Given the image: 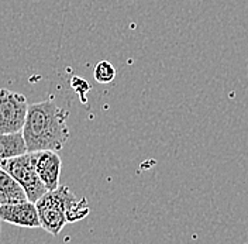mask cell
<instances>
[{"label":"cell","instance_id":"7","mask_svg":"<svg viewBox=\"0 0 248 244\" xmlns=\"http://www.w3.org/2000/svg\"><path fill=\"white\" fill-rule=\"evenodd\" d=\"M29 200L24 189L15 178L0 167V205L20 203Z\"/></svg>","mask_w":248,"mask_h":244},{"label":"cell","instance_id":"8","mask_svg":"<svg viewBox=\"0 0 248 244\" xmlns=\"http://www.w3.org/2000/svg\"><path fill=\"white\" fill-rule=\"evenodd\" d=\"M26 153L27 147L21 133L0 134V163Z\"/></svg>","mask_w":248,"mask_h":244},{"label":"cell","instance_id":"9","mask_svg":"<svg viewBox=\"0 0 248 244\" xmlns=\"http://www.w3.org/2000/svg\"><path fill=\"white\" fill-rule=\"evenodd\" d=\"M93 75L99 83H110L116 78V68L108 61H100L94 66Z\"/></svg>","mask_w":248,"mask_h":244},{"label":"cell","instance_id":"5","mask_svg":"<svg viewBox=\"0 0 248 244\" xmlns=\"http://www.w3.org/2000/svg\"><path fill=\"white\" fill-rule=\"evenodd\" d=\"M31 163L35 168L41 182L44 183L46 191H54L60 186L62 161L57 151H34L30 153Z\"/></svg>","mask_w":248,"mask_h":244},{"label":"cell","instance_id":"2","mask_svg":"<svg viewBox=\"0 0 248 244\" xmlns=\"http://www.w3.org/2000/svg\"><path fill=\"white\" fill-rule=\"evenodd\" d=\"M77 199L71 189L65 185H60L54 191H46L35 202L41 228L57 237L66 226V213Z\"/></svg>","mask_w":248,"mask_h":244},{"label":"cell","instance_id":"10","mask_svg":"<svg viewBox=\"0 0 248 244\" xmlns=\"http://www.w3.org/2000/svg\"><path fill=\"white\" fill-rule=\"evenodd\" d=\"M0 233H1V226H0Z\"/></svg>","mask_w":248,"mask_h":244},{"label":"cell","instance_id":"4","mask_svg":"<svg viewBox=\"0 0 248 244\" xmlns=\"http://www.w3.org/2000/svg\"><path fill=\"white\" fill-rule=\"evenodd\" d=\"M29 102L23 93L0 89V134L21 133Z\"/></svg>","mask_w":248,"mask_h":244},{"label":"cell","instance_id":"3","mask_svg":"<svg viewBox=\"0 0 248 244\" xmlns=\"http://www.w3.org/2000/svg\"><path fill=\"white\" fill-rule=\"evenodd\" d=\"M0 167L7 171L24 189L30 202H37L46 192V188L41 182L35 168L31 163L30 153L21 154L0 163Z\"/></svg>","mask_w":248,"mask_h":244},{"label":"cell","instance_id":"6","mask_svg":"<svg viewBox=\"0 0 248 244\" xmlns=\"http://www.w3.org/2000/svg\"><path fill=\"white\" fill-rule=\"evenodd\" d=\"M0 220L18 228L37 229L41 228L37 206L34 202L26 200L20 203L0 205Z\"/></svg>","mask_w":248,"mask_h":244},{"label":"cell","instance_id":"1","mask_svg":"<svg viewBox=\"0 0 248 244\" xmlns=\"http://www.w3.org/2000/svg\"><path fill=\"white\" fill-rule=\"evenodd\" d=\"M68 110L52 100L31 103L27 109L21 134L26 141L27 153L60 151L69 138Z\"/></svg>","mask_w":248,"mask_h":244}]
</instances>
